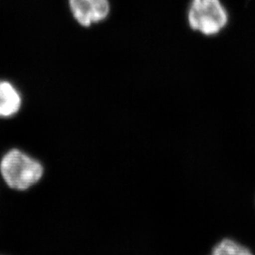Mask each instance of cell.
Returning <instances> with one entry per match:
<instances>
[{"mask_svg":"<svg viewBox=\"0 0 255 255\" xmlns=\"http://www.w3.org/2000/svg\"><path fill=\"white\" fill-rule=\"evenodd\" d=\"M44 164L27 151L11 147L0 157V178L5 185L18 193L31 190L43 181Z\"/></svg>","mask_w":255,"mask_h":255,"instance_id":"cell-1","label":"cell"},{"mask_svg":"<svg viewBox=\"0 0 255 255\" xmlns=\"http://www.w3.org/2000/svg\"><path fill=\"white\" fill-rule=\"evenodd\" d=\"M187 19L192 29L212 36L227 26L229 17L220 0H192Z\"/></svg>","mask_w":255,"mask_h":255,"instance_id":"cell-2","label":"cell"},{"mask_svg":"<svg viewBox=\"0 0 255 255\" xmlns=\"http://www.w3.org/2000/svg\"><path fill=\"white\" fill-rule=\"evenodd\" d=\"M69 8L75 20L82 27H91L109 15V0H69Z\"/></svg>","mask_w":255,"mask_h":255,"instance_id":"cell-3","label":"cell"},{"mask_svg":"<svg viewBox=\"0 0 255 255\" xmlns=\"http://www.w3.org/2000/svg\"><path fill=\"white\" fill-rule=\"evenodd\" d=\"M22 107V97L18 90L7 81H0V119L16 116Z\"/></svg>","mask_w":255,"mask_h":255,"instance_id":"cell-4","label":"cell"},{"mask_svg":"<svg viewBox=\"0 0 255 255\" xmlns=\"http://www.w3.org/2000/svg\"><path fill=\"white\" fill-rule=\"evenodd\" d=\"M207 255H255L254 251L237 238L222 237L216 241Z\"/></svg>","mask_w":255,"mask_h":255,"instance_id":"cell-5","label":"cell"},{"mask_svg":"<svg viewBox=\"0 0 255 255\" xmlns=\"http://www.w3.org/2000/svg\"></svg>","mask_w":255,"mask_h":255,"instance_id":"cell-6","label":"cell"}]
</instances>
